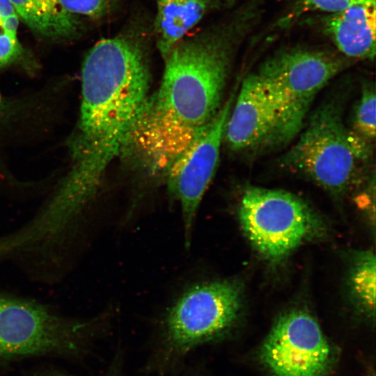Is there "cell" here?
Returning a JSON list of instances; mask_svg holds the SVG:
<instances>
[{
	"mask_svg": "<svg viewBox=\"0 0 376 376\" xmlns=\"http://www.w3.org/2000/svg\"><path fill=\"white\" fill-rule=\"evenodd\" d=\"M258 13L251 1L228 22L183 38L163 58L161 85L130 143L151 169L167 173L220 110L234 54Z\"/></svg>",
	"mask_w": 376,
	"mask_h": 376,
	"instance_id": "obj_1",
	"label": "cell"
},
{
	"mask_svg": "<svg viewBox=\"0 0 376 376\" xmlns=\"http://www.w3.org/2000/svg\"><path fill=\"white\" fill-rule=\"evenodd\" d=\"M80 119L72 140L73 166L54 194L83 210L109 165L131 143L149 99L150 71L142 40L123 33L96 43L82 66Z\"/></svg>",
	"mask_w": 376,
	"mask_h": 376,
	"instance_id": "obj_2",
	"label": "cell"
},
{
	"mask_svg": "<svg viewBox=\"0 0 376 376\" xmlns=\"http://www.w3.org/2000/svg\"><path fill=\"white\" fill-rule=\"evenodd\" d=\"M373 152L371 142L348 128L340 106L330 100L313 113L282 162L325 190L343 194L370 177Z\"/></svg>",
	"mask_w": 376,
	"mask_h": 376,
	"instance_id": "obj_3",
	"label": "cell"
},
{
	"mask_svg": "<svg viewBox=\"0 0 376 376\" xmlns=\"http://www.w3.org/2000/svg\"><path fill=\"white\" fill-rule=\"evenodd\" d=\"M241 285L230 279L202 280L190 284L164 313L159 347L165 362L226 336L242 308Z\"/></svg>",
	"mask_w": 376,
	"mask_h": 376,
	"instance_id": "obj_4",
	"label": "cell"
},
{
	"mask_svg": "<svg viewBox=\"0 0 376 376\" xmlns=\"http://www.w3.org/2000/svg\"><path fill=\"white\" fill-rule=\"evenodd\" d=\"M350 61L338 52L295 47L277 51L260 65L255 72L279 114L276 145L289 142L301 131L317 94Z\"/></svg>",
	"mask_w": 376,
	"mask_h": 376,
	"instance_id": "obj_5",
	"label": "cell"
},
{
	"mask_svg": "<svg viewBox=\"0 0 376 376\" xmlns=\"http://www.w3.org/2000/svg\"><path fill=\"white\" fill-rule=\"evenodd\" d=\"M108 317H65L41 303L0 295V357L81 352Z\"/></svg>",
	"mask_w": 376,
	"mask_h": 376,
	"instance_id": "obj_6",
	"label": "cell"
},
{
	"mask_svg": "<svg viewBox=\"0 0 376 376\" xmlns=\"http://www.w3.org/2000/svg\"><path fill=\"white\" fill-rule=\"evenodd\" d=\"M238 217L254 249L271 262L283 260L322 228L320 218L306 203L283 190L246 188Z\"/></svg>",
	"mask_w": 376,
	"mask_h": 376,
	"instance_id": "obj_7",
	"label": "cell"
},
{
	"mask_svg": "<svg viewBox=\"0 0 376 376\" xmlns=\"http://www.w3.org/2000/svg\"><path fill=\"white\" fill-rule=\"evenodd\" d=\"M259 358L274 376H327L335 362L332 347L318 322L298 309L276 319Z\"/></svg>",
	"mask_w": 376,
	"mask_h": 376,
	"instance_id": "obj_8",
	"label": "cell"
},
{
	"mask_svg": "<svg viewBox=\"0 0 376 376\" xmlns=\"http://www.w3.org/2000/svg\"><path fill=\"white\" fill-rule=\"evenodd\" d=\"M235 92L167 171L171 195L180 203L185 245H191L195 219L207 187L217 169L226 122L234 102Z\"/></svg>",
	"mask_w": 376,
	"mask_h": 376,
	"instance_id": "obj_9",
	"label": "cell"
},
{
	"mask_svg": "<svg viewBox=\"0 0 376 376\" xmlns=\"http://www.w3.org/2000/svg\"><path fill=\"white\" fill-rule=\"evenodd\" d=\"M279 125L274 102L256 72L246 77L228 118L224 139L233 150L275 144Z\"/></svg>",
	"mask_w": 376,
	"mask_h": 376,
	"instance_id": "obj_10",
	"label": "cell"
},
{
	"mask_svg": "<svg viewBox=\"0 0 376 376\" xmlns=\"http://www.w3.org/2000/svg\"><path fill=\"white\" fill-rule=\"evenodd\" d=\"M375 22L376 1H371L327 14L324 28L341 55L352 61H373L376 47Z\"/></svg>",
	"mask_w": 376,
	"mask_h": 376,
	"instance_id": "obj_11",
	"label": "cell"
},
{
	"mask_svg": "<svg viewBox=\"0 0 376 376\" xmlns=\"http://www.w3.org/2000/svg\"><path fill=\"white\" fill-rule=\"evenodd\" d=\"M157 13L155 33L157 48L164 58L219 0H154Z\"/></svg>",
	"mask_w": 376,
	"mask_h": 376,
	"instance_id": "obj_12",
	"label": "cell"
},
{
	"mask_svg": "<svg viewBox=\"0 0 376 376\" xmlns=\"http://www.w3.org/2000/svg\"><path fill=\"white\" fill-rule=\"evenodd\" d=\"M18 17L33 31L54 39L69 38L80 28L78 15L59 0H10Z\"/></svg>",
	"mask_w": 376,
	"mask_h": 376,
	"instance_id": "obj_13",
	"label": "cell"
},
{
	"mask_svg": "<svg viewBox=\"0 0 376 376\" xmlns=\"http://www.w3.org/2000/svg\"><path fill=\"white\" fill-rule=\"evenodd\" d=\"M18 15L10 0H0V70L18 61L23 48L18 40Z\"/></svg>",
	"mask_w": 376,
	"mask_h": 376,
	"instance_id": "obj_14",
	"label": "cell"
},
{
	"mask_svg": "<svg viewBox=\"0 0 376 376\" xmlns=\"http://www.w3.org/2000/svg\"><path fill=\"white\" fill-rule=\"evenodd\" d=\"M375 256L366 253L357 261L350 282L354 295L360 304L374 314L375 306Z\"/></svg>",
	"mask_w": 376,
	"mask_h": 376,
	"instance_id": "obj_15",
	"label": "cell"
},
{
	"mask_svg": "<svg viewBox=\"0 0 376 376\" xmlns=\"http://www.w3.org/2000/svg\"><path fill=\"white\" fill-rule=\"evenodd\" d=\"M371 1L376 0H296L288 12L279 20L278 24L280 27L285 28L309 13L322 12L330 14L355 4Z\"/></svg>",
	"mask_w": 376,
	"mask_h": 376,
	"instance_id": "obj_16",
	"label": "cell"
},
{
	"mask_svg": "<svg viewBox=\"0 0 376 376\" xmlns=\"http://www.w3.org/2000/svg\"><path fill=\"white\" fill-rule=\"evenodd\" d=\"M375 102L374 84H364L359 101L354 110L352 130L370 142L375 138Z\"/></svg>",
	"mask_w": 376,
	"mask_h": 376,
	"instance_id": "obj_17",
	"label": "cell"
},
{
	"mask_svg": "<svg viewBox=\"0 0 376 376\" xmlns=\"http://www.w3.org/2000/svg\"><path fill=\"white\" fill-rule=\"evenodd\" d=\"M112 0H59L62 6L75 15L92 18L104 16L109 11Z\"/></svg>",
	"mask_w": 376,
	"mask_h": 376,
	"instance_id": "obj_18",
	"label": "cell"
},
{
	"mask_svg": "<svg viewBox=\"0 0 376 376\" xmlns=\"http://www.w3.org/2000/svg\"><path fill=\"white\" fill-rule=\"evenodd\" d=\"M226 1H227L230 5H231V4L235 1V0H226Z\"/></svg>",
	"mask_w": 376,
	"mask_h": 376,
	"instance_id": "obj_19",
	"label": "cell"
}]
</instances>
